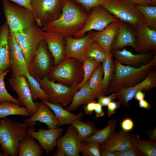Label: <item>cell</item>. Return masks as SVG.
Instances as JSON below:
<instances>
[{
  "mask_svg": "<svg viewBox=\"0 0 156 156\" xmlns=\"http://www.w3.org/2000/svg\"><path fill=\"white\" fill-rule=\"evenodd\" d=\"M53 66L46 41L42 40L38 46L28 68L29 73L36 79L42 78L47 75Z\"/></svg>",
  "mask_w": 156,
  "mask_h": 156,
  "instance_id": "obj_11",
  "label": "cell"
},
{
  "mask_svg": "<svg viewBox=\"0 0 156 156\" xmlns=\"http://www.w3.org/2000/svg\"><path fill=\"white\" fill-rule=\"evenodd\" d=\"M116 98L115 93H112L111 94L107 96L101 94L96 97L98 102L102 107L107 106L110 102L114 100Z\"/></svg>",
  "mask_w": 156,
  "mask_h": 156,
  "instance_id": "obj_42",
  "label": "cell"
},
{
  "mask_svg": "<svg viewBox=\"0 0 156 156\" xmlns=\"http://www.w3.org/2000/svg\"><path fill=\"white\" fill-rule=\"evenodd\" d=\"M3 10L10 31L13 33L21 32L37 24L32 11L24 7L3 0Z\"/></svg>",
  "mask_w": 156,
  "mask_h": 156,
  "instance_id": "obj_5",
  "label": "cell"
},
{
  "mask_svg": "<svg viewBox=\"0 0 156 156\" xmlns=\"http://www.w3.org/2000/svg\"><path fill=\"white\" fill-rule=\"evenodd\" d=\"M115 58V61L125 65L138 66L148 61L154 54L153 52L134 54L123 48L122 50H112Z\"/></svg>",
  "mask_w": 156,
  "mask_h": 156,
  "instance_id": "obj_22",
  "label": "cell"
},
{
  "mask_svg": "<svg viewBox=\"0 0 156 156\" xmlns=\"http://www.w3.org/2000/svg\"><path fill=\"white\" fill-rule=\"evenodd\" d=\"M88 14L70 0L64 1L62 12L57 19L41 28L44 31L56 33L64 38L75 36L85 26Z\"/></svg>",
  "mask_w": 156,
  "mask_h": 156,
  "instance_id": "obj_1",
  "label": "cell"
},
{
  "mask_svg": "<svg viewBox=\"0 0 156 156\" xmlns=\"http://www.w3.org/2000/svg\"><path fill=\"white\" fill-rule=\"evenodd\" d=\"M29 127L27 129V134L38 141L47 155L53 152L57 139L62 136L64 131L63 128L57 127L48 129H40L36 131L33 126Z\"/></svg>",
  "mask_w": 156,
  "mask_h": 156,
  "instance_id": "obj_15",
  "label": "cell"
},
{
  "mask_svg": "<svg viewBox=\"0 0 156 156\" xmlns=\"http://www.w3.org/2000/svg\"><path fill=\"white\" fill-rule=\"evenodd\" d=\"M32 99L34 101L37 99L50 101L49 98L42 89L38 81L28 73L26 75Z\"/></svg>",
  "mask_w": 156,
  "mask_h": 156,
  "instance_id": "obj_36",
  "label": "cell"
},
{
  "mask_svg": "<svg viewBox=\"0 0 156 156\" xmlns=\"http://www.w3.org/2000/svg\"><path fill=\"white\" fill-rule=\"evenodd\" d=\"M103 74V90L102 95H104L107 90L112 78L114 70V61L111 53L107 54L106 58L102 63Z\"/></svg>",
  "mask_w": 156,
  "mask_h": 156,
  "instance_id": "obj_34",
  "label": "cell"
},
{
  "mask_svg": "<svg viewBox=\"0 0 156 156\" xmlns=\"http://www.w3.org/2000/svg\"><path fill=\"white\" fill-rule=\"evenodd\" d=\"M145 96V93L143 92L142 90H140L138 91L135 94L134 98L135 99L138 101H139L144 99Z\"/></svg>",
  "mask_w": 156,
  "mask_h": 156,
  "instance_id": "obj_52",
  "label": "cell"
},
{
  "mask_svg": "<svg viewBox=\"0 0 156 156\" xmlns=\"http://www.w3.org/2000/svg\"><path fill=\"white\" fill-rule=\"evenodd\" d=\"M46 42L48 48L53 57L54 65H57L65 58L63 39L48 40Z\"/></svg>",
  "mask_w": 156,
  "mask_h": 156,
  "instance_id": "obj_33",
  "label": "cell"
},
{
  "mask_svg": "<svg viewBox=\"0 0 156 156\" xmlns=\"http://www.w3.org/2000/svg\"><path fill=\"white\" fill-rule=\"evenodd\" d=\"M0 149L1 150V146L0 144Z\"/></svg>",
  "mask_w": 156,
  "mask_h": 156,
  "instance_id": "obj_56",
  "label": "cell"
},
{
  "mask_svg": "<svg viewBox=\"0 0 156 156\" xmlns=\"http://www.w3.org/2000/svg\"><path fill=\"white\" fill-rule=\"evenodd\" d=\"M12 1L16 4L24 7L31 10V0H7Z\"/></svg>",
  "mask_w": 156,
  "mask_h": 156,
  "instance_id": "obj_48",
  "label": "cell"
},
{
  "mask_svg": "<svg viewBox=\"0 0 156 156\" xmlns=\"http://www.w3.org/2000/svg\"><path fill=\"white\" fill-rule=\"evenodd\" d=\"M92 91L88 81L83 85L74 94L66 110L71 112L77 109L80 106L91 101Z\"/></svg>",
  "mask_w": 156,
  "mask_h": 156,
  "instance_id": "obj_28",
  "label": "cell"
},
{
  "mask_svg": "<svg viewBox=\"0 0 156 156\" xmlns=\"http://www.w3.org/2000/svg\"><path fill=\"white\" fill-rule=\"evenodd\" d=\"M120 21L118 20L110 23L101 30L92 31L94 41L103 49L107 54L111 53V46L117 35Z\"/></svg>",
  "mask_w": 156,
  "mask_h": 156,
  "instance_id": "obj_20",
  "label": "cell"
},
{
  "mask_svg": "<svg viewBox=\"0 0 156 156\" xmlns=\"http://www.w3.org/2000/svg\"><path fill=\"white\" fill-rule=\"evenodd\" d=\"M40 27L36 24L22 32L14 33L23 50L28 68L38 46L42 40L64 39L58 34L44 31Z\"/></svg>",
  "mask_w": 156,
  "mask_h": 156,
  "instance_id": "obj_4",
  "label": "cell"
},
{
  "mask_svg": "<svg viewBox=\"0 0 156 156\" xmlns=\"http://www.w3.org/2000/svg\"><path fill=\"white\" fill-rule=\"evenodd\" d=\"M81 4L86 10L89 12L92 8L101 5L106 0H73Z\"/></svg>",
  "mask_w": 156,
  "mask_h": 156,
  "instance_id": "obj_41",
  "label": "cell"
},
{
  "mask_svg": "<svg viewBox=\"0 0 156 156\" xmlns=\"http://www.w3.org/2000/svg\"><path fill=\"white\" fill-rule=\"evenodd\" d=\"M133 138L139 156H156V142L155 141L142 140L138 134L136 135L133 134Z\"/></svg>",
  "mask_w": 156,
  "mask_h": 156,
  "instance_id": "obj_31",
  "label": "cell"
},
{
  "mask_svg": "<svg viewBox=\"0 0 156 156\" xmlns=\"http://www.w3.org/2000/svg\"><path fill=\"white\" fill-rule=\"evenodd\" d=\"M135 50L139 53H147L156 49V31L144 22L136 28Z\"/></svg>",
  "mask_w": 156,
  "mask_h": 156,
  "instance_id": "obj_17",
  "label": "cell"
},
{
  "mask_svg": "<svg viewBox=\"0 0 156 156\" xmlns=\"http://www.w3.org/2000/svg\"><path fill=\"white\" fill-rule=\"evenodd\" d=\"M134 124L133 120L128 117L124 119L120 123L122 131L126 132L132 131L134 128Z\"/></svg>",
  "mask_w": 156,
  "mask_h": 156,
  "instance_id": "obj_43",
  "label": "cell"
},
{
  "mask_svg": "<svg viewBox=\"0 0 156 156\" xmlns=\"http://www.w3.org/2000/svg\"><path fill=\"white\" fill-rule=\"evenodd\" d=\"M100 154L101 156H116L114 151L107 150H100Z\"/></svg>",
  "mask_w": 156,
  "mask_h": 156,
  "instance_id": "obj_53",
  "label": "cell"
},
{
  "mask_svg": "<svg viewBox=\"0 0 156 156\" xmlns=\"http://www.w3.org/2000/svg\"><path fill=\"white\" fill-rule=\"evenodd\" d=\"M28 126L5 117L0 124V144L4 156H17L20 142L27 135Z\"/></svg>",
  "mask_w": 156,
  "mask_h": 156,
  "instance_id": "obj_3",
  "label": "cell"
},
{
  "mask_svg": "<svg viewBox=\"0 0 156 156\" xmlns=\"http://www.w3.org/2000/svg\"><path fill=\"white\" fill-rule=\"evenodd\" d=\"M71 125L76 129L82 142L90 137L99 130L94 123L91 121L84 122L81 120H77L74 121Z\"/></svg>",
  "mask_w": 156,
  "mask_h": 156,
  "instance_id": "obj_32",
  "label": "cell"
},
{
  "mask_svg": "<svg viewBox=\"0 0 156 156\" xmlns=\"http://www.w3.org/2000/svg\"><path fill=\"white\" fill-rule=\"evenodd\" d=\"M100 64L92 58H85L82 62L83 77L81 82L78 84L79 89L89 81L94 71Z\"/></svg>",
  "mask_w": 156,
  "mask_h": 156,
  "instance_id": "obj_38",
  "label": "cell"
},
{
  "mask_svg": "<svg viewBox=\"0 0 156 156\" xmlns=\"http://www.w3.org/2000/svg\"><path fill=\"white\" fill-rule=\"evenodd\" d=\"M135 5H156V0H126Z\"/></svg>",
  "mask_w": 156,
  "mask_h": 156,
  "instance_id": "obj_46",
  "label": "cell"
},
{
  "mask_svg": "<svg viewBox=\"0 0 156 156\" xmlns=\"http://www.w3.org/2000/svg\"><path fill=\"white\" fill-rule=\"evenodd\" d=\"M96 102L95 101L88 102L84 105L83 106V108L86 114L90 116L92 115L94 112Z\"/></svg>",
  "mask_w": 156,
  "mask_h": 156,
  "instance_id": "obj_47",
  "label": "cell"
},
{
  "mask_svg": "<svg viewBox=\"0 0 156 156\" xmlns=\"http://www.w3.org/2000/svg\"><path fill=\"white\" fill-rule=\"evenodd\" d=\"M0 156H4V154H3V153H1L0 151Z\"/></svg>",
  "mask_w": 156,
  "mask_h": 156,
  "instance_id": "obj_55",
  "label": "cell"
},
{
  "mask_svg": "<svg viewBox=\"0 0 156 156\" xmlns=\"http://www.w3.org/2000/svg\"><path fill=\"white\" fill-rule=\"evenodd\" d=\"M100 145L96 143L82 142L80 152L84 156H101Z\"/></svg>",
  "mask_w": 156,
  "mask_h": 156,
  "instance_id": "obj_40",
  "label": "cell"
},
{
  "mask_svg": "<svg viewBox=\"0 0 156 156\" xmlns=\"http://www.w3.org/2000/svg\"><path fill=\"white\" fill-rule=\"evenodd\" d=\"M116 125V120H109L105 127L99 130L92 136L82 142L102 144L107 141L116 133L115 129Z\"/></svg>",
  "mask_w": 156,
  "mask_h": 156,
  "instance_id": "obj_27",
  "label": "cell"
},
{
  "mask_svg": "<svg viewBox=\"0 0 156 156\" xmlns=\"http://www.w3.org/2000/svg\"><path fill=\"white\" fill-rule=\"evenodd\" d=\"M64 4L63 0H31V11L37 25L42 27L58 18Z\"/></svg>",
  "mask_w": 156,
  "mask_h": 156,
  "instance_id": "obj_9",
  "label": "cell"
},
{
  "mask_svg": "<svg viewBox=\"0 0 156 156\" xmlns=\"http://www.w3.org/2000/svg\"><path fill=\"white\" fill-rule=\"evenodd\" d=\"M101 6L118 19L134 28L144 22L143 16L136 5L126 0H106Z\"/></svg>",
  "mask_w": 156,
  "mask_h": 156,
  "instance_id": "obj_7",
  "label": "cell"
},
{
  "mask_svg": "<svg viewBox=\"0 0 156 156\" xmlns=\"http://www.w3.org/2000/svg\"><path fill=\"white\" fill-rule=\"evenodd\" d=\"M156 87V72L151 70L146 77L142 81L133 86L119 89L115 93L121 105L124 107L129 106V101L134 97L138 91L148 90Z\"/></svg>",
  "mask_w": 156,
  "mask_h": 156,
  "instance_id": "obj_16",
  "label": "cell"
},
{
  "mask_svg": "<svg viewBox=\"0 0 156 156\" xmlns=\"http://www.w3.org/2000/svg\"><path fill=\"white\" fill-rule=\"evenodd\" d=\"M8 83L18 95L17 99L21 105L26 107L29 112L30 116H32L37 111L39 102H34L26 77L16 76L11 74Z\"/></svg>",
  "mask_w": 156,
  "mask_h": 156,
  "instance_id": "obj_12",
  "label": "cell"
},
{
  "mask_svg": "<svg viewBox=\"0 0 156 156\" xmlns=\"http://www.w3.org/2000/svg\"><path fill=\"white\" fill-rule=\"evenodd\" d=\"M42 89L48 96L50 102L60 104L66 107L70 104L75 93L79 90L78 84L67 86L60 83H56L46 76L36 79Z\"/></svg>",
  "mask_w": 156,
  "mask_h": 156,
  "instance_id": "obj_8",
  "label": "cell"
},
{
  "mask_svg": "<svg viewBox=\"0 0 156 156\" xmlns=\"http://www.w3.org/2000/svg\"><path fill=\"white\" fill-rule=\"evenodd\" d=\"M51 110L55 114L58 123V126L62 127L67 124L72 125L73 122L77 120H81L84 116L82 112L78 114H75L64 109L60 103L54 104L41 99Z\"/></svg>",
  "mask_w": 156,
  "mask_h": 156,
  "instance_id": "obj_24",
  "label": "cell"
},
{
  "mask_svg": "<svg viewBox=\"0 0 156 156\" xmlns=\"http://www.w3.org/2000/svg\"><path fill=\"white\" fill-rule=\"evenodd\" d=\"M64 38L66 42L64 46L65 58L74 59L82 63L85 58L87 49L94 41L92 31L79 38L67 36Z\"/></svg>",
  "mask_w": 156,
  "mask_h": 156,
  "instance_id": "obj_14",
  "label": "cell"
},
{
  "mask_svg": "<svg viewBox=\"0 0 156 156\" xmlns=\"http://www.w3.org/2000/svg\"><path fill=\"white\" fill-rule=\"evenodd\" d=\"M10 69L12 74L16 76L24 75L29 73L28 66L21 48L10 30L8 37Z\"/></svg>",
  "mask_w": 156,
  "mask_h": 156,
  "instance_id": "obj_13",
  "label": "cell"
},
{
  "mask_svg": "<svg viewBox=\"0 0 156 156\" xmlns=\"http://www.w3.org/2000/svg\"><path fill=\"white\" fill-rule=\"evenodd\" d=\"M1 120H0V124L1 123Z\"/></svg>",
  "mask_w": 156,
  "mask_h": 156,
  "instance_id": "obj_57",
  "label": "cell"
},
{
  "mask_svg": "<svg viewBox=\"0 0 156 156\" xmlns=\"http://www.w3.org/2000/svg\"><path fill=\"white\" fill-rule=\"evenodd\" d=\"M143 16L144 21L150 28L156 30V6L148 5H136Z\"/></svg>",
  "mask_w": 156,
  "mask_h": 156,
  "instance_id": "obj_35",
  "label": "cell"
},
{
  "mask_svg": "<svg viewBox=\"0 0 156 156\" xmlns=\"http://www.w3.org/2000/svg\"><path fill=\"white\" fill-rule=\"evenodd\" d=\"M133 134L122 131L116 132L106 142L100 145V150L123 151L135 146Z\"/></svg>",
  "mask_w": 156,
  "mask_h": 156,
  "instance_id": "obj_19",
  "label": "cell"
},
{
  "mask_svg": "<svg viewBox=\"0 0 156 156\" xmlns=\"http://www.w3.org/2000/svg\"><path fill=\"white\" fill-rule=\"evenodd\" d=\"M10 70V69H8L0 73V104L4 101H8L21 105V103L18 99L10 94L6 88L4 79Z\"/></svg>",
  "mask_w": 156,
  "mask_h": 156,
  "instance_id": "obj_39",
  "label": "cell"
},
{
  "mask_svg": "<svg viewBox=\"0 0 156 156\" xmlns=\"http://www.w3.org/2000/svg\"><path fill=\"white\" fill-rule=\"evenodd\" d=\"M82 142L76 129L71 125L67 127L65 134L57 139L56 146L66 156H79Z\"/></svg>",
  "mask_w": 156,
  "mask_h": 156,
  "instance_id": "obj_18",
  "label": "cell"
},
{
  "mask_svg": "<svg viewBox=\"0 0 156 156\" xmlns=\"http://www.w3.org/2000/svg\"><path fill=\"white\" fill-rule=\"evenodd\" d=\"M103 70L102 64H100L94 71L88 81L89 87L92 91L91 101L99 95L103 90Z\"/></svg>",
  "mask_w": 156,
  "mask_h": 156,
  "instance_id": "obj_29",
  "label": "cell"
},
{
  "mask_svg": "<svg viewBox=\"0 0 156 156\" xmlns=\"http://www.w3.org/2000/svg\"><path fill=\"white\" fill-rule=\"evenodd\" d=\"M10 31L6 22L0 28V73L10 69L8 37Z\"/></svg>",
  "mask_w": 156,
  "mask_h": 156,
  "instance_id": "obj_25",
  "label": "cell"
},
{
  "mask_svg": "<svg viewBox=\"0 0 156 156\" xmlns=\"http://www.w3.org/2000/svg\"><path fill=\"white\" fill-rule=\"evenodd\" d=\"M149 136V140L152 141H155L156 140V127L152 130H149L148 132Z\"/></svg>",
  "mask_w": 156,
  "mask_h": 156,
  "instance_id": "obj_51",
  "label": "cell"
},
{
  "mask_svg": "<svg viewBox=\"0 0 156 156\" xmlns=\"http://www.w3.org/2000/svg\"><path fill=\"white\" fill-rule=\"evenodd\" d=\"M114 151L116 156H139L135 146L123 151Z\"/></svg>",
  "mask_w": 156,
  "mask_h": 156,
  "instance_id": "obj_45",
  "label": "cell"
},
{
  "mask_svg": "<svg viewBox=\"0 0 156 156\" xmlns=\"http://www.w3.org/2000/svg\"><path fill=\"white\" fill-rule=\"evenodd\" d=\"M90 11L85 26L75 35L74 38L81 37L86 32L93 30L96 31L101 30L110 23L118 20L101 5L92 8Z\"/></svg>",
  "mask_w": 156,
  "mask_h": 156,
  "instance_id": "obj_10",
  "label": "cell"
},
{
  "mask_svg": "<svg viewBox=\"0 0 156 156\" xmlns=\"http://www.w3.org/2000/svg\"><path fill=\"white\" fill-rule=\"evenodd\" d=\"M40 100L36 112L29 118L24 120V122L28 127L34 126L38 121L45 124L48 129L57 127L58 123L55 115L48 105Z\"/></svg>",
  "mask_w": 156,
  "mask_h": 156,
  "instance_id": "obj_21",
  "label": "cell"
},
{
  "mask_svg": "<svg viewBox=\"0 0 156 156\" xmlns=\"http://www.w3.org/2000/svg\"><path fill=\"white\" fill-rule=\"evenodd\" d=\"M64 1H66L67 0H63Z\"/></svg>",
  "mask_w": 156,
  "mask_h": 156,
  "instance_id": "obj_58",
  "label": "cell"
},
{
  "mask_svg": "<svg viewBox=\"0 0 156 156\" xmlns=\"http://www.w3.org/2000/svg\"><path fill=\"white\" fill-rule=\"evenodd\" d=\"M121 105V103L120 101H116L114 100L110 102L107 106V113L108 116L110 117L114 114L116 110Z\"/></svg>",
  "mask_w": 156,
  "mask_h": 156,
  "instance_id": "obj_44",
  "label": "cell"
},
{
  "mask_svg": "<svg viewBox=\"0 0 156 156\" xmlns=\"http://www.w3.org/2000/svg\"><path fill=\"white\" fill-rule=\"evenodd\" d=\"M136 37V31L120 21L117 35L111 46V51L119 50L127 46H130L134 49Z\"/></svg>",
  "mask_w": 156,
  "mask_h": 156,
  "instance_id": "obj_23",
  "label": "cell"
},
{
  "mask_svg": "<svg viewBox=\"0 0 156 156\" xmlns=\"http://www.w3.org/2000/svg\"><path fill=\"white\" fill-rule=\"evenodd\" d=\"M43 149L32 136L27 134L19 143V156H41L43 153Z\"/></svg>",
  "mask_w": 156,
  "mask_h": 156,
  "instance_id": "obj_26",
  "label": "cell"
},
{
  "mask_svg": "<svg viewBox=\"0 0 156 156\" xmlns=\"http://www.w3.org/2000/svg\"><path fill=\"white\" fill-rule=\"evenodd\" d=\"M10 101H5L0 104V118L7 116L19 115L30 116L28 109L25 107Z\"/></svg>",
  "mask_w": 156,
  "mask_h": 156,
  "instance_id": "obj_30",
  "label": "cell"
},
{
  "mask_svg": "<svg viewBox=\"0 0 156 156\" xmlns=\"http://www.w3.org/2000/svg\"><path fill=\"white\" fill-rule=\"evenodd\" d=\"M94 112L96 118L103 116L105 114L102 109V106L99 103H96Z\"/></svg>",
  "mask_w": 156,
  "mask_h": 156,
  "instance_id": "obj_49",
  "label": "cell"
},
{
  "mask_svg": "<svg viewBox=\"0 0 156 156\" xmlns=\"http://www.w3.org/2000/svg\"><path fill=\"white\" fill-rule=\"evenodd\" d=\"M81 62L72 58H65L58 64L54 65L47 76L51 80L63 84H78L83 78V66Z\"/></svg>",
  "mask_w": 156,
  "mask_h": 156,
  "instance_id": "obj_6",
  "label": "cell"
},
{
  "mask_svg": "<svg viewBox=\"0 0 156 156\" xmlns=\"http://www.w3.org/2000/svg\"><path fill=\"white\" fill-rule=\"evenodd\" d=\"M57 150L53 154V156H66L63 151L60 148L57 147Z\"/></svg>",
  "mask_w": 156,
  "mask_h": 156,
  "instance_id": "obj_54",
  "label": "cell"
},
{
  "mask_svg": "<svg viewBox=\"0 0 156 156\" xmlns=\"http://www.w3.org/2000/svg\"><path fill=\"white\" fill-rule=\"evenodd\" d=\"M114 64V74L106 94L133 86L143 80L156 65V55L149 62L138 67L125 65L115 61Z\"/></svg>",
  "mask_w": 156,
  "mask_h": 156,
  "instance_id": "obj_2",
  "label": "cell"
},
{
  "mask_svg": "<svg viewBox=\"0 0 156 156\" xmlns=\"http://www.w3.org/2000/svg\"><path fill=\"white\" fill-rule=\"evenodd\" d=\"M107 53L96 42L94 41L87 48L85 54V58H92L100 63L105 60Z\"/></svg>",
  "mask_w": 156,
  "mask_h": 156,
  "instance_id": "obj_37",
  "label": "cell"
},
{
  "mask_svg": "<svg viewBox=\"0 0 156 156\" xmlns=\"http://www.w3.org/2000/svg\"><path fill=\"white\" fill-rule=\"evenodd\" d=\"M138 103L139 106L140 108L147 110H149L151 108V105L144 99L139 101Z\"/></svg>",
  "mask_w": 156,
  "mask_h": 156,
  "instance_id": "obj_50",
  "label": "cell"
}]
</instances>
